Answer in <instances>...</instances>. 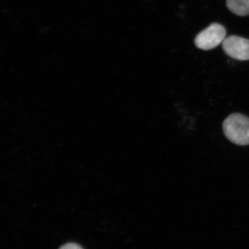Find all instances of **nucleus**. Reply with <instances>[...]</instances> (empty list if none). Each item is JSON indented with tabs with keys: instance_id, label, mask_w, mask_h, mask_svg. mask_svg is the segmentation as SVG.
Here are the masks:
<instances>
[{
	"instance_id": "nucleus-5",
	"label": "nucleus",
	"mask_w": 249,
	"mask_h": 249,
	"mask_svg": "<svg viewBox=\"0 0 249 249\" xmlns=\"http://www.w3.org/2000/svg\"><path fill=\"white\" fill-rule=\"evenodd\" d=\"M60 249H83L80 246L74 243H68L62 246Z\"/></svg>"
},
{
	"instance_id": "nucleus-3",
	"label": "nucleus",
	"mask_w": 249,
	"mask_h": 249,
	"mask_svg": "<svg viewBox=\"0 0 249 249\" xmlns=\"http://www.w3.org/2000/svg\"><path fill=\"white\" fill-rule=\"evenodd\" d=\"M224 52L235 60H249V40L237 36H230L222 43Z\"/></svg>"
},
{
	"instance_id": "nucleus-2",
	"label": "nucleus",
	"mask_w": 249,
	"mask_h": 249,
	"mask_svg": "<svg viewBox=\"0 0 249 249\" xmlns=\"http://www.w3.org/2000/svg\"><path fill=\"white\" fill-rule=\"evenodd\" d=\"M226 34L225 28L218 23H213L196 35L195 44L202 50H211L223 43Z\"/></svg>"
},
{
	"instance_id": "nucleus-4",
	"label": "nucleus",
	"mask_w": 249,
	"mask_h": 249,
	"mask_svg": "<svg viewBox=\"0 0 249 249\" xmlns=\"http://www.w3.org/2000/svg\"><path fill=\"white\" fill-rule=\"evenodd\" d=\"M227 6L236 16H249V0H227Z\"/></svg>"
},
{
	"instance_id": "nucleus-1",
	"label": "nucleus",
	"mask_w": 249,
	"mask_h": 249,
	"mask_svg": "<svg viewBox=\"0 0 249 249\" xmlns=\"http://www.w3.org/2000/svg\"><path fill=\"white\" fill-rule=\"evenodd\" d=\"M224 135L238 145H249V118L239 113L231 114L223 123Z\"/></svg>"
}]
</instances>
